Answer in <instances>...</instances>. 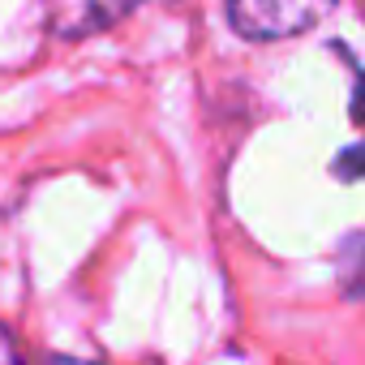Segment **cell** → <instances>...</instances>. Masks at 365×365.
<instances>
[{
	"instance_id": "7a4b0ae2",
	"label": "cell",
	"mask_w": 365,
	"mask_h": 365,
	"mask_svg": "<svg viewBox=\"0 0 365 365\" xmlns=\"http://www.w3.org/2000/svg\"><path fill=\"white\" fill-rule=\"evenodd\" d=\"M138 0H43L48 26L61 39H86L108 26H116Z\"/></svg>"
},
{
	"instance_id": "5b68a950",
	"label": "cell",
	"mask_w": 365,
	"mask_h": 365,
	"mask_svg": "<svg viewBox=\"0 0 365 365\" xmlns=\"http://www.w3.org/2000/svg\"><path fill=\"white\" fill-rule=\"evenodd\" d=\"M356 116L365 120V91H361V99H356Z\"/></svg>"
},
{
	"instance_id": "277c9868",
	"label": "cell",
	"mask_w": 365,
	"mask_h": 365,
	"mask_svg": "<svg viewBox=\"0 0 365 365\" xmlns=\"http://www.w3.org/2000/svg\"><path fill=\"white\" fill-rule=\"evenodd\" d=\"M9 356H14V344L5 339V331H0V361H9Z\"/></svg>"
},
{
	"instance_id": "6da1fadb",
	"label": "cell",
	"mask_w": 365,
	"mask_h": 365,
	"mask_svg": "<svg viewBox=\"0 0 365 365\" xmlns=\"http://www.w3.org/2000/svg\"><path fill=\"white\" fill-rule=\"evenodd\" d=\"M331 9L335 0H228V22L237 35L271 43L314 31Z\"/></svg>"
},
{
	"instance_id": "3957f363",
	"label": "cell",
	"mask_w": 365,
	"mask_h": 365,
	"mask_svg": "<svg viewBox=\"0 0 365 365\" xmlns=\"http://www.w3.org/2000/svg\"><path fill=\"white\" fill-rule=\"evenodd\" d=\"M335 172H339V176H365V146L344 150V155H339V163H335Z\"/></svg>"
}]
</instances>
